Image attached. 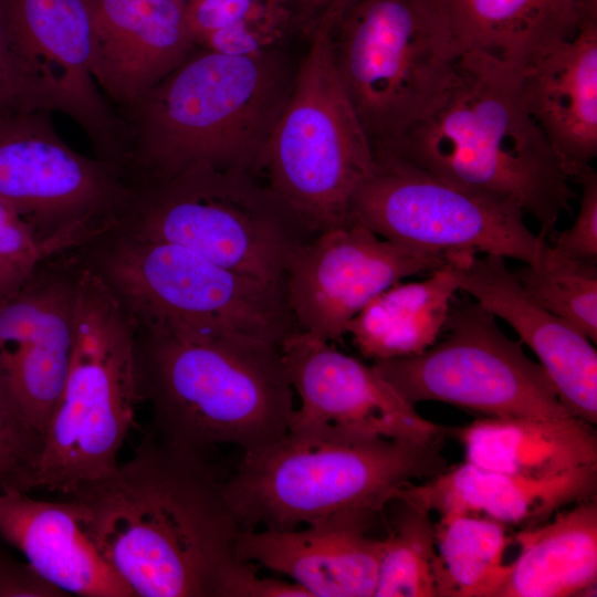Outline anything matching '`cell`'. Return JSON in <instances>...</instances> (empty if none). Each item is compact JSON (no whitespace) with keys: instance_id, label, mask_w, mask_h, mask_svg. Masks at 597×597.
<instances>
[{"instance_id":"24","label":"cell","mask_w":597,"mask_h":597,"mask_svg":"<svg viewBox=\"0 0 597 597\" xmlns=\"http://www.w3.org/2000/svg\"><path fill=\"white\" fill-rule=\"evenodd\" d=\"M23 492L0 493V535L63 593L134 597L84 528L74 501L51 502Z\"/></svg>"},{"instance_id":"36","label":"cell","mask_w":597,"mask_h":597,"mask_svg":"<svg viewBox=\"0 0 597 597\" xmlns=\"http://www.w3.org/2000/svg\"><path fill=\"white\" fill-rule=\"evenodd\" d=\"M63 251V247L40 243L29 227L0 202V255L9 258H45Z\"/></svg>"},{"instance_id":"22","label":"cell","mask_w":597,"mask_h":597,"mask_svg":"<svg viewBox=\"0 0 597 597\" xmlns=\"http://www.w3.org/2000/svg\"><path fill=\"white\" fill-rule=\"evenodd\" d=\"M597 463L547 476L509 474L467 461L401 489L402 500L440 516L472 514L506 526L533 527L570 504L596 499Z\"/></svg>"},{"instance_id":"37","label":"cell","mask_w":597,"mask_h":597,"mask_svg":"<svg viewBox=\"0 0 597 597\" xmlns=\"http://www.w3.org/2000/svg\"><path fill=\"white\" fill-rule=\"evenodd\" d=\"M65 593L45 580L28 562L0 552V597H63Z\"/></svg>"},{"instance_id":"13","label":"cell","mask_w":597,"mask_h":597,"mask_svg":"<svg viewBox=\"0 0 597 597\" xmlns=\"http://www.w3.org/2000/svg\"><path fill=\"white\" fill-rule=\"evenodd\" d=\"M118 172L69 146L51 113L0 124V202L40 243L75 249L118 224L132 201Z\"/></svg>"},{"instance_id":"38","label":"cell","mask_w":597,"mask_h":597,"mask_svg":"<svg viewBox=\"0 0 597 597\" xmlns=\"http://www.w3.org/2000/svg\"><path fill=\"white\" fill-rule=\"evenodd\" d=\"M45 258H9L0 255V297L20 285L35 265Z\"/></svg>"},{"instance_id":"16","label":"cell","mask_w":597,"mask_h":597,"mask_svg":"<svg viewBox=\"0 0 597 597\" xmlns=\"http://www.w3.org/2000/svg\"><path fill=\"white\" fill-rule=\"evenodd\" d=\"M2 1L10 35L35 76L49 111L72 118L86 134L94 156L119 174L127 128L93 75L86 0Z\"/></svg>"},{"instance_id":"18","label":"cell","mask_w":597,"mask_h":597,"mask_svg":"<svg viewBox=\"0 0 597 597\" xmlns=\"http://www.w3.org/2000/svg\"><path fill=\"white\" fill-rule=\"evenodd\" d=\"M447 266L459 290L505 321L540 359L567 412L597 423V352L579 329L538 304L504 258L450 253Z\"/></svg>"},{"instance_id":"25","label":"cell","mask_w":597,"mask_h":597,"mask_svg":"<svg viewBox=\"0 0 597 597\" xmlns=\"http://www.w3.org/2000/svg\"><path fill=\"white\" fill-rule=\"evenodd\" d=\"M449 430L467 462L491 471L547 476L597 463L596 431L575 417H482Z\"/></svg>"},{"instance_id":"3","label":"cell","mask_w":597,"mask_h":597,"mask_svg":"<svg viewBox=\"0 0 597 597\" xmlns=\"http://www.w3.org/2000/svg\"><path fill=\"white\" fill-rule=\"evenodd\" d=\"M375 151L516 206L544 239L572 212L569 178L525 108L519 75L485 61L458 57L429 108Z\"/></svg>"},{"instance_id":"39","label":"cell","mask_w":597,"mask_h":597,"mask_svg":"<svg viewBox=\"0 0 597 597\" xmlns=\"http://www.w3.org/2000/svg\"><path fill=\"white\" fill-rule=\"evenodd\" d=\"M180 1H185V2H186L187 0H180Z\"/></svg>"},{"instance_id":"28","label":"cell","mask_w":597,"mask_h":597,"mask_svg":"<svg viewBox=\"0 0 597 597\" xmlns=\"http://www.w3.org/2000/svg\"><path fill=\"white\" fill-rule=\"evenodd\" d=\"M434 537L437 597H498L513 540L506 525L480 515H441Z\"/></svg>"},{"instance_id":"5","label":"cell","mask_w":597,"mask_h":597,"mask_svg":"<svg viewBox=\"0 0 597 597\" xmlns=\"http://www.w3.org/2000/svg\"><path fill=\"white\" fill-rule=\"evenodd\" d=\"M280 346L240 335L186 339L137 329L138 386L151 404L155 434L201 454L220 444L245 453L279 440L295 410Z\"/></svg>"},{"instance_id":"4","label":"cell","mask_w":597,"mask_h":597,"mask_svg":"<svg viewBox=\"0 0 597 597\" xmlns=\"http://www.w3.org/2000/svg\"><path fill=\"white\" fill-rule=\"evenodd\" d=\"M444 436L418 441L291 427L243 453L223 480L224 495L243 530H293L352 511L378 514L401 489L446 469Z\"/></svg>"},{"instance_id":"8","label":"cell","mask_w":597,"mask_h":597,"mask_svg":"<svg viewBox=\"0 0 597 597\" xmlns=\"http://www.w3.org/2000/svg\"><path fill=\"white\" fill-rule=\"evenodd\" d=\"M132 191L117 226L266 282L283 284L291 254L315 234L268 184L241 169L196 165Z\"/></svg>"},{"instance_id":"33","label":"cell","mask_w":597,"mask_h":597,"mask_svg":"<svg viewBox=\"0 0 597 597\" xmlns=\"http://www.w3.org/2000/svg\"><path fill=\"white\" fill-rule=\"evenodd\" d=\"M33 112L51 113L35 76L10 35L0 0V124Z\"/></svg>"},{"instance_id":"19","label":"cell","mask_w":597,"mask_h":597,"mask_svg":"<svg viewBox=\"0 0 597 597\" xmlns=\"http://www.w3.org/2000/svg\"><path fill=\"white\" fill-rule=\"evenodd\" d=\"M92 69L122 116L196 49L180 0H86Z\"/></svg>"},{"instance_id":"34","label":"cell","mask_w":597,"mask_h":597,"mask_svg":"<svg viewBox=\"0 0 597 597\" xmlns=\"http://www.w3.org/2000/svg\"><path fill=\"white\" fill-rule=\"evenodd\" d=\"M576 181L582 186L578 213L572 227L555 233L549 248L563 259L597 262V174L590 166Z\"/></svg>"},{"instance_id":"2","label":"cell","mask_w":597,"mask_h":597,"mask_svg":"<svg viewBox=\"0 0 597 597\" xmlns=\"http://www.w3.org/2000/svg\"><path fill=\"white\" fill-rule=\"evenodd\" d=\"M296 70L281 48L247 55L196 48L122 115V178L142 188L196 165L260 176Z\"/></svg>"},{"instance_id":"9","label":"cell","mask_w":597,"mask_h":597,"mask_svg":"<svg viewBox=\"0 0 597 597\" xmlns=\"http://www.w3.org/2000/svg\"><path fill=\"white\" fill-rule=\"evenodd\" d=\"M332 32L311 42L269 140L268 185L313 233L350 219L355 192L375 167L373 145L338 76Z\"/></svg>"},{"instance_id":"27","label":"cell","mask_w":597,"mask_h":597,"mask_svg":"<svg viewBox=\"0 0 597 597\" xmlns=\"http://www.w3.org/2000/svg\"><path fill=\"white\" fill-rule=\"evenodd\" d=\"M458 291L447 264L423 281H399L348 323L346 335L374 362L418 355L443 332Z\"/></svg>"},{"instance_id":"12","label":"cell","mask_w":597,"mask_h":597,"mask_svg":"<svg viewBox=\"0 0 597 597\" xmlns=\"http://www.w3.org/2000/svg\"><path fill=\"white\" fill-rule=\"evenodd\" d=\"M371 174L354 195L350 218L379 237L441 253H485L537 265L549 244L514 205L495 200L375 151Z\"/></svg>"},{"instance_id":"7","label":"cell","mask_w":597,"mask_h":597,"mask_svg":"<svg viewBox=\"0 0 597 597\" xmlns=\"http://www.w3.org/2000/svg\"><path fill=\"white\" fill-rule=\"evenodd\" d=\"M136 332L133 318L81 265L69 371L45 430L35 489L70 495L116 470L143 401Z\"/></svg>"},{"instance_id":"32","label":"cell","mask_w":597,"mask_h":597,"mask_svg":"<svg viewBox=\"0 0 597 597\" xmlns=\"http://www.w3.org/2000/svg\"><path fill=\"white\" fill-rule=\"evenodd\" d=\"M42 446L0 379V493L35 489Z\"/></svg>"},{"instance_id":"20","label":"cell","mask_w":597,"mask_h":597,"mask_svg":"<svg viewBox=\"0 0 597 597\" xmlns=\"http://www.w3.org/2000/svg\"><path fill=\"white\" fill-rule=\"evenodd\" d=\"M376 514L343 512L303 530H243L237 554L289 576L308 597H370L383 554V538L368 535Z\"/></svg>"},{"instance_id":"26","label":"cell","mask_w":597,"mask_h":597,"mask_svg":"<svg viewBox=\"0 0 597 597\" xmlns=\"http://www.w3.org/2000/svg\"><path fill=\"white\" fill-rule=\"evenodd\" d=\"M520 553L509 564L498 597L585 595L597 582V501L562 510L540 525L521 528Z\"/></svg>"},{"instance_id":"11","label":"cell","mask_w":597,"mask_h":597,"mask_svg":"<svg viewBox=\"0 0 597 597\" xmlns=\"http://www.w3.org/2000/svg\"><path fill=\"white\" fill-rule=\"evenodd\" d=\"M443 332L418 355L373 363L410 405L440 401L489 418L573 417L543 366L475 301L455 296Z\"/></svg>"},{"instance_id":"15","label":"cell","mask_w":597,"mask_h":597,"mask_svg":"<svg viewBox=\"0 0 597 597\" xmlns=\"http://www.w3.org/2000/svg\"><path fill=\"white\" fill-rule=\"evenodd\" d=\"M80 273L75 249L63 251L0 297V379L43 440L69 371Z\"/></svg>"},{"instance_id":"1","label":"cell","mask_w":597,"mask_h":597,"mask_svg":"<svg viewBox=\"0 0 597 597\" xmlns=\"http://www.w3.org/2000/svg\"><path fill=\"white\" fill-rule=\"evenodd\" d=\"M117 575L140 597H228L243 531L207 454L145 436L109 475L67 495Z\"/></svg>"},{"instance_id":"14","label":"cell","mask_w":597,"mask_h":597,"mask_svg":"<svg viewBox=\"0 0 597 597\" xmlns=\"http://www.w3.org/2000/svg\"><path fill=\"white\" fill-rule=\"evenodd\" d=\"M449 254L392 242L350 218L294 250L282 281L286 303L298 331L342 342L348 323L374 297L408 276L442 268Z\"/></svg>"},{"instance_id":"21","label":"cell","mask_w":597,"mask_h":597,"mask_svg":"<svg viewBox=\"0 0 597 597\" xmlns=\"http://www.w3.org/2000/svg\"><path fill=\"white\" fill-rule=\"evenodd\" d=\"M525 108L569 180L597 156V15L519 76Z\"/></svg>"},{"instance_id":"30","label":"cell","mask_w":597,"mask_h":597,"mask_svg":"<svg viewBox=\"0 0 597 597\" xmlns=\"http://www.w3.org/2000/svg\"><path fill=\"white\" fill-rule=\"evenodd\" d=\"M398 514L383 538L375 597H437L436 537L430 512L395 500Z\"/></svg>"},{"instance_id":"6","label":"cell","mask_w":597,"mask_h":597,"mask_svg":"<svg viewBox=\"0 0 597 597\" xmlns=\"http://www.w3.org/2000/svg\"><path fill=\"white\" fill-rule=\"evenodd\" d=\"M138 331L196 339L240 335L281 345L296 331L283 284L221 266L114 226L75 249Z\"/></svg>"},{"instance_id":"35","label":"cell","mask_w":597,"mask_h":597,"mask_svg":"<svg viewBox=\"0 0 597 597\" xmlns=\"http://www.w3.org/2000/svg\"><path fill=\"white\" fill-rule=\"evenodd\" d=\"M293 18L297 36L308 43L322 32H332L359 0H283Z\"/></svg>"},{"instance_id":"31","label":"cell","mask_w":597,"mask_h":597,"mask_svg":"<svg viewBox=\"0 0 597 597\" xmlns=\"http://www.w3.org/2000/svg\"><path fill=\"white\" fill-rule=\"evenodd\" d=\"M514 273L538 304L597 342L596 262L563 259L549 248L543 263Z\"/></svg>"},{"instance_id":"10","label":"cell","mask_w":597,"mask_h":597,"mask_svg":"<svg viewBox=\"0 0 597 597\" xmlns=\"http://www.w3.org/2000/svg\"><path fill=\"white\" fill-rule=\"evenodd\" d=\"M331 48L374 150L429 108L458 59L436 0H359L333 31Z\"/></svg>"},{"instance_id":"17","label":"cell","mask_w":597,"mask_h":597,"mask_svg":"<svg viewBox=\"0 0 597 597\" xmlns=\"http://www.w3.org/2000/svg\"><path fill=\"white\" fill-rule=\"evenodd\" d=\"M285 369L300 397L290 427L329 426L368 436L429 440L449 428L423 418L371 366L333 343L294 331L281 343Z\"/></svg>"},{"instance_id":"23","label":"cell","mask_w":597,"mask_h":597,"mask_svg":"<svg viewBox=\"0 0 597 597\" xmlns=\"http://www.w3.org/2000/svg\"><path fill=\"white\" fill-rule=\"evenodd\" d=\"M457 57L504 67L519 76L573 36L597 0H436Z\"/></svg>"},{"instance_id":"29","label":"cell","mask_w":597,"mask_h":597,"mask_svg":"<svg viewBox=\"0 0 597 597\" xmlns=\"http://www.w3.org/2000/svg\"><path fill=\"white\" fill-rule=\"evenodd\" d=\"M196 48L247 55L283 48L297 36L283 0H187Z\"/></svg>"}]
</instances>
